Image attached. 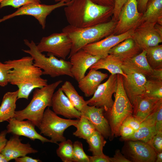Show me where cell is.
I'll return each mask as SVG.
<instances>
[{"mask_svg": "<svg viewBox=\"0 0 162 162\" xmlns=\"http://www.w3.org/2000/svg\"><path fill=\"white\" fill-rule=\"evenodd\" d=\"M91 0L94 3H95V4H98L99 0Z\"/></svg>", "mask_w": 162, "mask_h": 162, "instance_id": "f5cc1de1", "label": "cell"}, {"mask_svg": "<svg viewBox=\"0 0 162 162\" xmlns=\"http://www.w3.org/2000/svg\"><path fill=\"white\" fill-rule=\"evenodd\" d=\"M60 88L78 110L81 112L84 107L87 105L86 101L79 94L74 86L69 81H65Z\"/></svg>", "mask_w": 162, "mask_h": 162, "instance_id": "f1b7e54d", "label": "cell"}, {"mask_svg": "<svg viewBox=\"0 0 162 162\" xmlns=\"http://www.w3.org/2000/svg\"><path fill=\"white\" fill-rule=\"evenodd\" d=\"M9 161L3 154L0 153V162H8Z\"/></svg>", "mask_w": 162, "mask_h": 162, "instance_id": "f907efd6", "label": "cell"}, {"mask_svg": "<svg viewBox=\"0 0 162 162\" xmlns=\"http://www.w3.org/2000/svg\"><path fill=\"white\" fill-rule=\"evenodd\" d=\"M117 76V88L113 104L108 111L105 112L110 128V140L119 136L120 126L127 117L132 115L133 111V105L123 87L122 76L119 74Z\"/></svg>", "mask_w": 162, "mask_h": 162, "instance_id": "8992f818", "label": "cell"}, {"mask_svg": "<svg viewBox=\"0 0 162 162\" xmlns=\"http://www.w3.org/2000/svg\"><path fill=\"white\" fill-rule=\"evenodd\" d=\"M74 126L76 129L73 133V135L76 137L85 140L96 130L91 123L82 115Z\"/></svg>", "mask_w": 162, "mask_h": 162, "instance_id": "4dcf8cb0", "label": "cell"}, {"mask_svg": "<svg viewBox=\"0 0 162 162\" xmlns=\"http://www.w3.org/2000/svg\"><path fill=\"white\" fill-rule=\"evenodd\" d=\"M73 162H90L89 156L85 152L82 143L76 141L73 143Z\"/></svg>", "mask_w": 162, "mask_h": 162, "instance_id": "e575fe53", "label": "cell"}, {"mask_svg": "<svg viewBox=\"0 0 162 162\" xmlns=\"http://www.w3.org/2000/svg\"><path fill=\"white\" fill-rule=\"evenodd\" d=\"M111 7L97 4L91 0H72L64 8L69 25L84 28L105 22Z\"/></svg>", "mask_w": 162, "mask_h": 162, "instance_id": "7a4b0ae2", "label": "cell"}, {"mask_svg": "<svg viewBox=\"0 0 162 162\" xmlns=\"http://www.w3.org/2000/svg\"><path fill=\"white\" fill-rule=\"evenodd\" d=\"M128 0H115V6L113 10L114 18L118 17L123 7Z\"/></svg>", "mask_w": 162, "mask_h": 162, "instance_id": "7bdbcfd3", "label": "cell"}, {"mask_svg": "<svg viewBox=\"0 0 162 162\" xmlns=\"http://www.w3.org/2000/svg\"><path fill=\"white\" fill-rule=\"evenodd\" d=\"M78 82V86L86 97L93 95L101 82L108 77L107 73L93 69Z\"/></svg>", "mask_w": 162, "mask_h": 162, "instance_id": "44dd1931", "label": "cell"}, {"mask_svg": "<svg viewBox=\"0 0 162 162\" xmlns=\"http://www.w3.org/2000/svg\"><path fill=\"white\" fill-rule=\"evenodd\" d=\"M141 50L133 39L130 38L126 39L112 47L110 50L109 54L123 62L138 54Z\"/></svg>", "mask_w": 162, "mask_h": 162, "instance_id": "cb8c5ba5", "label": "cell"}, {"mask_svg": "<svg viewBox=\"0 0 162 162\" xmlns=\"http://www.w3.org/2000/svg\"><path fill=\"white\" fill-rule=\"evenodd\" d=\"M155 162H162V151L156 153Z\"/></svg>", "mask_w": 162, "mask_h": 162, "instance_id": "681fc988", "label": "cell"}, {"mask_svg": "<svg viewBox=\"0 0 162 162\" xmlns=\"http://www.w3.org/2000/svg\"><path fill=\"white\" fill-rule=\"evenodd\" d=\"M117 85V74H111L105 82L98 86L92 97L86 100L87 104L103 108L105 112L108 111L114 103L112 95L116 91Z\"/></svg>", "mask_w": 162, "mask_h": 162, "instance_id": "8fae6325", "label": "cell"}, {"mask_svg": "<svg viewBox=\"0 0 162 162\" xmlns=\"http://www.w3.org/2000/svg\"><path fill=\"white\" fill-rule=\"evenodd\" d=\"M81 115L87 119L95 130L105 138H110L111 130L109 123L105 115L103 108L87 105L80 112Z\"/></svg>", "mask_w": 162, "mask_h": 162, "instance_id": "e0dca14e", "label": "cell"}, {"mask_svg": "<svg viewBox=\"0 0 162 162\" xmlns=\"http://www.w3.org/2000/svg\"><path fill=\"white\" fill-rule=\"evenodd\" d=\"M147 79L162 81V68L153 69L152 74Z\"/></svg>", "mask_w": 162, "mask_h": 162, "instance_id": "ee69618b", "label": "cell"}, {"mask_svg": "<svg viewBox=\"0 0 162 162\" xmlns=\"http://www.w3.org/2000/svg\"><path fill=\"white\" fill-rule=\"evenodd\" d=\"M160 100L146 94L138 97L132 104V116L142 122L152 112Z\"/></svg>", "mask_w": 162, "mask_h": 162, "instance_id": "7402d4cb", "label": "cell"}, {"mask_svg": "<svg viewBox=\"0 0 162 162\" xmlns=\"http://www.w3.org/2000/svg\"><path fill=\"white\" fill-rule=\"evenodd\" d=\"M148 143L153 148L156 153L162 151V131H158Z\"/></svg>", "mask_w": 162, "mask_h": 162, "instance_id": "f35d334b", "label": "cell"}, {"mask_svg": "<svg viewBox=\"0 0 162 162\" xmlns=\"http://www.w3.org/2000/svg\"><path fill=\"white\" fill-rule=\"evenodd\" d=\"M78 120L61 118L48 107L45 110L38 128L40 134L50 138L52 143L57 144L66 140L64 136V131L70 126H74Z\"/></svg>", "mask_w": 162, "mask_h": 162, "instance_id": "52a82bcc", "label": "cell"}, {"mask_svg": "<svg viewBox=\"0 0 162 162\" xmlns=\"http://www.w3.org/2000/svg\"><path fill=\"white\" fill-rule=\"evenodd\" d=\"M156 23L143 22L135 30L132 38L142 50L157 46L162 42V28Z\"/></svg>", "mask_w": 162, "mask_h": 162, "instance_id": "30bf717a", "label": "cell"}, {"mask_svg": "<svg viewBox=\"0 0 162 162\" xmlns=\"http://www.w3.org/2000/svg\"><path fill=\"white\" fill-rule=\"evenodd\" d=\"M104 137L99 132L95 130L86 140L88 145V151L93 155L104 154L103 148L106 143Z\"/></svg>", "mask_w": 162, "mask_h": 162, "instance_id": "f546056e", "label": "cell"}, {"mask_svg": "<svg viewBox=\"0 0 162 162\" xmlns=\"http://www.w3.org/2000/svg\"><path fill=\"white\" fill-rule=\"evenodd\" d=\"M101 58L92 55L82 49L72 55L69 58L73 78L78 82L85 76L87 70Z\"/></svg>", "mask_w": 162, "mask_h": 162, "instance_id": "2e32d148", "label": "cell"}, {"mask_svg": "<svg viewBox=\"0 0 162 162\" xmlns=\"http://www.w3.org/2000/svg\"><path fill=\"white\" fill-rule=\"evenodd\" d=\"M11 69L9 65L0 62V86L4 87L9 83L8 72Z\"/></svg>", "mask_w": 162, "mask_h": 162, "instance_id": "74e56055", "label": "cell"}, {"mask_svg": "<svg viewBox=\"0 0 162 162\" xmlns=\"http://www.w3.org/2000/svg\"><path fill=\"white\" fill-rule=\"evenodd\" d=\"M62 82L59 80L35 88L29 104L23 109L16 111L14 117L19 120H29L38 128L46 108L51 106L52 98L55 90Z\"/></svg>", "mask_w": 162, "mask_h": 162, "instance_id": "3957f363", "label": "cell"}, {"mask_svg": "<svg viewBox=\"0 0 162 162\" xmlns=\"http://www.w3.org/2000/svg\"><path fill=\"white\" fill-rule=\"evenodd\" d=\"M68 4L64 2H60L52 5L41 3L30 4L23 6L18 8L14 12L5 16L0 19V23L15 16L28 15L34 16L38 21L43 29L46 27V19L53 10L57 8L66 6Z\"/></svg>", "mask_w": 162, "mask_h": 162, "instance_id": "9c48e42d", "label": "cell"}, {"mask_svg": "<svg viewBox=\"0 0 162 162\" xmlns=\"http://www.w3.org/2000/svg\"><path fill=\"white\" fill-rule=\"evenodd\" d=\"M8 122L9 123L7 127L8 133L23 136L32 140H38L42 143L51 142L50 140L38 134L35 130V126L29 120H19L14 117Z\"/></svg>", "mask_w": 162, "mask_h": 162, "instance_id": "ac0fdd59", "label": "cell"}, {"mask_svg": "<svg viewBox=\"0 0 162 162\" xmlns=\"http://www.w3.org/2000/svg\"><path fill=\"white\" fill-rule=\"evenodd\" d=\"M162 0H152L141 16L143 22H158L162 25Z\"/></svg>", "mask_w": 162, "mask_h": 162, "instance_id": "83f0119b", "label": "cell"}, {"mask_svg": "<svg viewBox=\"0 0 162 162\" xmlns=\"http://www.w3.org/2000/svg\"><path fill=\"white\" fill-rule=\"evenodd\" d=\"M134 132L133 128L123 123L119 128V136H121V138H125L132 135Z\"/></svg>", "mask_w": 162, "mask_h": 162, "instance_id": "60d3db41", "label": "cell"}, {"mask_svg": "<svg viewBox=\"0 0 162 162\" xmlns=\"http://www.w3.org/2000/svg\"><path fill=\"white\" fill-rule=\"evenodd\" d=\"M122 62L118 58L109 54L105 57L99 59L89 68L96 70L105 69L109 71L111 74H119L125 78L127 75L124 73L122 68Z\"/></svg>", "mask_w": 162, "mask_h": 162, "instance_id": "484cf974", "label": "cell"}, {"mask_svg": "<svg viewBox=\"0 0 162 162\" xmlns=\"http://www.w3.org/2000/svg\"><path fill=\"white\" fill-rule=\"evenodd\" d=\"M41 3L40 0H4L0 3V8L7 6L19 8L30 4Z\"/></svg>", "mask_w": 162, "mask_h": 162, "instance_id": "d590c367", "label": "cell"}, {"mask_svg": "<svg viewBox=\"0 0 162 162\" xmlns=\"http://www.w3.org/2000/svg\"><path fill=\"white\" fill-rule=\"evenodd\" d=\"M115 23L112 20L84 28H78L69 25L63 28L72 41L68 58L86 45L98 41L110 35L115 29Z\"/></svg>", "mask_w": 162, "mask_h": 162, "instance_id": "277c9868", "label": "cell"}, {"mask_svg": "<svg viewBox=\"0 0 162 162\" xmlns=\"http://www.w3.org/2000/svg\"><path fill=\"white\" fill-rule=\"evenodd\" d=\"M145 50L147 60L152 69L162 68V45L159 44Z\"/></svg>", "mask_w": 162, "mask_h": 162, "instance_id": "1f68e13d", "label": "cell"}, {"mask_svg": "<svg viewBox=\"0 0 162 162\" xmlns=\"http://www.w3.org/2000/svg\"><path fill=\"white\" fill-rule=\"evenodd\" d=\"M110 162H131L122 153L119 149H117L112 157H110Z\"/></svg>", "mask_w": 162, "mask_h": 162, "instance_id": "b9f144b4", "label": "cell"}, {"mask_svg": "<svg viewBox=\"0 0 162 162\" xmlns=\"http://www.w3.org/2000/svg\"><path fill=\"white\" fill-rule=\"evenodd\" d=\"M16 162H41L39 159L33 158L29 156H25L17 158L14 159Z\"/></svg>", "mask_w": 162, "mask_h": 162, "instance_id": "bcb514c9", "label": "cell"}, {"mask_svg": "<svg viewBox=\"0 0 162 162\" xmlns=\"http://www.w3.org/2000/svg\"><path fill=\"white\" fill-rule=\"evenodd\" d=\"M4 0H0V3L2 2V1H4Z\"/></svg>", "mask_w": 162, "mask_h": 162, "instance_id": "db71d44e", "label": "cell"}, {"mask_svg": "<svg viewBox=\"0 0 162 162\" xmlns=\"http://www.w3.org/2000/svg\"><path fill=\"white\" fill-rule=\"evenodd\" d=\"M56 2H64L65 3H68L72 0H53Z\"/></svg>", "mask_w": 162, "mask_h": 162, "instance_id": "816d5d0a", "label": "cell"}, {"mask_svg": "<svg viewBox=\"0 0 162 162\" xmlns=\"http://www.w3.org/2000/svg\"><path fill=\"white\" fill-rule=\"evenodd\" d=\"M51 107L56 114L69 119H79L81 116L80 112L74 107L60 88L52 95Z\"/></svg>", "mask_w": 162, "mask_h": 162, "instance_id": "d6986e66", "label": "cell"}, {"mask_svg": "<svg viewBox=\"0 0 162 162\" xmlns=\"http://www.w3.org/2000/svg\"><path fill=\"white\" fill-rule=\"evenodd\" d=\"M122 68L127 78L122 76L123 86L126 94L132 105L138 96L145 94L146 77L122 64Z\"/></svg>", "mask_w": 162, "mask_h": 162, "instance_id": "4fadbf2b", "label": "cell"}, {"mask_svg": "<svg viewBox=\"0 0 162 162\" xmlns=\"http://www.w3.org/2000/svg\"><path fill=\"white\" fill-rule=\"evenodd\" d=\"M7 133V130L2 131L0 133V153L5 146L8 141L6 138Z\"/></svg>", "mask_w": 162, "mask_h": 162, "instance_id": "7dc6e473", "label": "cell"}, {"mask_svg": "<svg viewBox=\"0 0 162 162\" xmlns=\"http://www.w3.org/2000/svg\"><path fill=\"white\" fill-rule=\"evenodd\" d=\"M18 89L14 92H9L4 95L0 106V122L8 121L14 118L16 111Z\"/></svg>", "mask_w": 162, "mask_h": 162, "instance_id": "4316f807", "label": "cell"}, {"mask_svg": "<svg viewBox=\"0 0 162 162\" xmlns=\"http://www.w3.org/2000/svg\"><path fill=\"white\" fill-rule=\"evenodd\" d=\"M90 162H110L108 156L104 154L89 156Z\"/></svg>", "mask_w": 162, "mask_h": 162, "instance_id": "f6af8a7d", "label": "cell"}, {"mask_svg": "<svg viewBox=\"0 0 162 162\" xmlns=\"http://www.w3.org/2000/svg\"><path fill=\"white\" fill-rule=\"evenodd\" d=\"M36 46L42 53L46 52L48 54L65 60L70 52L72 41L68 35L62 32L43 37Z\"/></svg>", "mask_w": 162, "mask_h": 162, "instance_id": "ba28073f", "label": "cell"}, {"mask_svg": "<svg viewBox=\"0 0 162 162\" xmlns=\"http://www.w3.org/2000/svg\"><path fill=\"white\" fill-rule=\"evenodd\" d=\"M157 131L155 126L154 115L152 112L142 123L140 128L132 135L121 138L123 140L140 141L148 143Z\"/></svg>", "mask_w": 162, "mask_h": 162, "instance_id": "603a6c76", "label": "cell"}, {"mask_svg": "<svg viewBox=\"0 0 162 162\" xmlns=\"http://www.w3.org/2000/svg\"><path fill=\"white\" fill-rule=\"evenodd\" d=\"M142 122L132 115L127 117L123 123L128 125L135 131L140 128Z\"/></svg>", "mask_w": 162, "mask_h": 162, "instance_id": "ab89813d", "label": "cell"}, {"mask_svg": "<svg viewBox=\"0 0 162 162\" xmlns=\"http://www.w3.org/2000/svg\"><path fill=\"white\" fill-rule=\"evenodd\" d=\"M12 69L8 72L9 83L18 88L17 99H28L35 88H41L48 85V81L41 77L43 71L34 64L31 56L4 62Z\"/></svg>", "mask_w": 162, "mask_h": 162, "instance_id": "6da1fadb", "label": "cell"}, {"mask_svg": "<svg viewBox=\"0 0 162 162\" xmlns=\"http://www.w3.org/2000/svg\"><path fill=\"white\" fill-rule=\"evenodd\" d=\"M133 30L117 35H111L97 42L86 45L82 49L95 56L104 58L109 54L110 50L124 40L131 37Z\"/></svg>", "mask_w": 162, "mask_h": 162, "instance_id": "9a60e30c", "label": "cell"}, {"mask_svg": "<svg viewBox=\"0 0 162 162\" xmlns=\"http://www.w3.org/2000/svg\"><path fill=\"white\" fill-rule=\"evenodd\" d=\"M122 64L129 68L144 75L147 78L152 74L153 69L146 58V51L142 52L135 56L122 62Z\"/></svg>", "mask_w": 162, "mask_h": 162, "instance_id": "d4e9b609", "label": "cell"}, {"mask_svg": "<svg viewBox=\"0 0 162 162\" xmlns=\"http://www.w3.org/2000/svg\"><path fill=\"white\" fill-rule=\"evenodd\" d=\"M153 112L157 131H162V99L159 101Z\"/></svg>", "mask_w": 162, "mask_h": 162, "instance_id": "8d00e7d4", "label": "cell"}, {"mask_svg": "<svg viewBox=\"0 0 162 162\" xmlns=\"http://www.w3.org/2000/svg\"><path fill=\"white\" fill-rule=\"evenodd\" d=\"M137 4L140 10L142 11L146 10V5L149 0H137Z\"/></svg>", "mask_w": 162, "mask_h": 162, "instance_id": "c3c4849f", "label": "cell"}, {"mask_svg": "<svg viewBox=\"0 0 162 162\" xmlns=\"http://www.w3.org/2000/svg\"><path fill=\"white\" fill-rule=\"evenodd\" d=\"M122 153L131 162H154L156 153L148 143L140 141L125 140Z\"/></svg>", "mask_w": 162, "mask_h": 162, "instance_id": "7c38bea8", "label": "cell"}, {"mask_svg": "<svg viewBox=\"0 0 162 162\" xmlns=\"http://www.w3.org/2000/svg\"><path fill=\"white\" fill-rule=\"evenodd\" d=\"M137 0H128L122 8L118 17V21L115 27L118 34L132 29L140 21Z\"/></svg>", "mask_w": 162, "mask_h": 162, "instance_id": "5bb4252c", "label": "cell"}, {"mask_svg": "<svg viewBox=\"0 0 162 162\" xmlns=\"http://www.w3.org/2000/svg\"><path fill=\"white\" fill-rule=\"evenodd\" d=\"M146 89V95L158 99H162V81L147 79Z\"/></svg>", "mask_w": 162, "mask_h": 162, "instance_id": "836d02e7", "label": "cell"}, {"mask_svg": "<svg viewBox=\"0 0 162 162\" xmlns=\"http://www.w3.org/2000/svg\"><path fill=\"white\" fill-rule=\"evenodd\" d=\"M24 42L29 49L22 50L32 57L34 65L42 70L43 75H48L52 78L66 75L73 78L70 61L58 59L52 54H48V57H46L38 50L33 40L30 42L24 39Z\"/></svg>", "mask_w": 162, "mask_h": 162, "instance_id": "5b68a950", "label": "cell"}, {"mask_svg": "<svg viewBox=\"0 0 162 162\" xmlns=\"http://www.w3.org/2000/svg\"><path fill=\"white\" fill-rule=\"evenodd\" d=\"M56 150L57 155L64 162H72L73 143L69 139L60 142Z\"/></svg>", "mask_w": 162, "mask_h": 162, "instance_id": "d6a6232c", "label": "cell"}, {"mask_svg": "<svg viewBox=\"0 0 162 162\" xmlns=\"http://www.w3.org/2000/svg\"><path fill=\"white\" fill-rule=\"evenodd\" d=\"M20 136L13 135L8 140L1 152L9 161L28 154H35L38 152V151L32 147L29 143H22Z\"/></svg>", "mask_w": 162, "mask_h": 162, "instance_id": "ffe728a7", "label": "cell"}]
</instances>
